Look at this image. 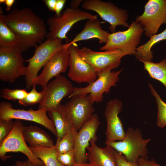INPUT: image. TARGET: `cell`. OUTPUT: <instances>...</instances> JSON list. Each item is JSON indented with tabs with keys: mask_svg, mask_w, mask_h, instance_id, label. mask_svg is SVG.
<instances>
[{
	"mask_svg": "<svg viewBox=\"0 0 166 166\" xmlns=\"http://www.w3.org/2000/svg\"><path fill=\"white\" fill-rule=\"evenodd\" d=\"M0 14L5 23L19 39L18 44L26 51L43 42L47 33L44 21L29 7L15 8L6 15Z\"/></svg>",
	"mask_w": 166,
	"mask_h": 166,
	"instance_id": "obj_1",
	"label": "cell"
},
{
	"mask_svg": "<svg viewBox=\"0 0 166 166\" xmlns=\"http://www.w3.org/2000/svg\"><path fill=\"white\" fill-rule=\"evenodd\" d=\"M19 42V39L16 34L0 15V46H12Z\"/></svg>",
	"mask_w": 166,
	"mask_h": 166,
	"instance_id": "obj_26",
	"label": "cell"
},
{
	"mask_svg": "<svg viewBox=\"0 0 166 166\" xmlns=\"http://www.w3.org/2000/svg\"><path fill=\"white\" fill-rule=\"evenodd\" d=\"M66 0H57L56 4L55 12L56 14L55 17H59L61 16L62 11L65 3Z\"/></svg>",
	"mask_w": 166,
	"mask_h": 166,
	"instance_id": "obj_34",
	"label": "cell"
},
{
	"mask_svg": "<svg viewBox=\"0 0 166 166\" xmlns=\"http://www.w3.org/2000/svg\"><path fill=\"white\" fill-rule=\"evenodd\" d=\"M5 0H0V3H4Z\"/></svg>",
	"mask_w": 166,
	"mask_h": 166,
	"instance_id": "obj_40",
	"label": "cell"
},
{
	"mask_svg": "<svg viewBox=\"0 0 166 166\" xmlns=\"http://www.w3.org/2000/svg\"><path fill=\"white\" fill-rule=\"evenodd\" d=\"M29 147L34 155L42 161L45 166H64L57 160V153L54 146L51 147Z\"/></svg>",
	"mask_w": 166,
	"mask_h": 166,
	"instance_id": "obj_24",
	"label": "cell"
},
{
	"mask_svg": "<svg viewBox=\"0 0 166 166\" xmlns=\"http://www.w3.org/2000/svg\"><path fill=\"white\" fill-rule=\"evenodd\" d=\"M68 43L56 53L44 66L40 74L34 80L33 85H39L43 89L47 85L49 80L65 72L68 66L69 53Z\"/></svg>",
	"mask_w": 166,
	"mask_h": 166,
	"instance_id": "obj_17",
	"label": "cell"
},
{
	"mask_svg": "<svg viewBox=\"0 0 166 166\" xmlns=\"http://www.w3.org/2000/svg\"><path fill=\"white\" fill-rule=\"evenodd\" d=\"M101 23V22L98 19L88 20L83 30L69 44H71L80 41L97 38L99 39L100 43L105 44L110 33L102 29Z\"/></svg>",
	"mask_w": 166,
	"mask_h": 166,
	"instance_id": "obj_20",
	"label": "cell"
},
{
	"mask_svg": "<svg viewBox=\"0 0 166 166\" xmlns=\"http://www.w3.org/2000/svg\"><path fill=\"white\" fill-rule=\"evenodd\" d=\"M151 140L150 138H143L141 131L138 128L134 129L129 127L123 140L112 142L106 145L110 146L121 153L129 162L136 163L140 157L148 159V151L146 146Z\"/></svg>",
	"mask_w": 166,
	"mask_h": 166,
	"instance_id": "obj_4",
	"label": "cell"
},
{
	"mask_svg": "<svg viewBox=\"0 0 166 166\" xmlns=\"http://www.w3.org/2000/svg\"><path fill=\"white\" fill-rule=\"evenodd\" d=\"M150 77L160 81L166 88V59L158 63L140 60Z\"/></svg>",
	"mask_w": 166,
	"mask_h": 166,
	"instance_id": "obj_25",
	"label": "cell"
},
{
	"mask_svg": "<svg viewBox=\"0 0 166 166\" xmlns=\"http://www.w3.org/2000/svg\"><path fill=\"white\" fill-rule=\"evenodd\" d=\"M61 106L67 120L77 131L92 117L95 112L93 103L88 95L72 97Z\"/></svg>",
	"mask_w": 166,
	"mask_h": 166,
	"instance_id": "obj_9",
	"label": "cell"
},
{
	"mask_svg": "<svg viewBox=\"0 0 166 166\" xmlns=\"http://www.w3.org/2000/svg\"><path fill=\"white\" fill-rule=\"evenodd\" d=\"M166 39V28L161 33L153 35L146 43L138 46L134 56L139 61H152L153 53L151 48L157 43Z\"/></svg>",
	"mask_w": 166,
	"mask_h": 166,
	"instance_id": "obj_23",
	"label": "cell"
},
{
	"mask_svg": "<svg viewBox=\"0 0 166 166\" xmlns=\"http://www.w3.org/2000/svg\"><path fill=\"white\" fill-rule=\"evenodd\" d=\"M69 58L68 77L73 81L80 84H90L97 78V73L93 67L82 59L79 55L78 47L76 43H68Z\"/></svg>",
	"mask_w": 166,
	"mask_h": 166,
	"instance_id": "obj_15",
	"label": "cell"
},
{
	"mask_svg": "<svg viewBox=\"0 0 166 166\" xmlns=\"http://www.w3.org/2000/svg\"><path fill=\"white\" fill-rule=\"evenodd\" d=\"M100 124L98 115L94 113L77 131L74 148L76 162H86L88 159L86 150L91 140L96 142L97 140L96 132Z\"/></svg>",
	"mask_w": 166,
	"mask_h": 166,
	"instance_id": "obj_16",
	"label": "cell"
},
{
	"mask_svg": "<svg viewBox=\"0 0 166 166\" xmlns=\"http://www.w3.org/2000/svg\"><path fill=\"white\" fill-rule=\"evenodd\" d=\"M82 0H72L70 3V7L74 9L78 8L80 3L82 2Z\"/></svg>",
	"mask_w": 166,
	"mask_h": 166,
	"instance_id": "obj_37",
	"label": "cell"
},
{
	"mask_svg": "<svg viewBox=\"0 0 166 166\" xmlns=\"http://www.w3.org/2000/svg\"><path fill=\"white\" fill-rule=\"evenodd\" d=\"M28 93L25 89H10L4 88L1 90L0 96L8 100L18 101L24 98Z\"/></svg>",
	"mask_w": 166,
	"mask_h": 166,
	"instance_id": "obj_29",
	"label": "cell"
},
{
	"mask_svg": "<svg viewBox=\"0 0 166 166\" xmlns=\"http://www.w3.org/2000/svg\"><path fill=\"white\" fill-rule=\"evenodd\" d=\"M97 15L79 8H67L60 16L51 17L48 19L47 23L49 26V31L46 38L51 39H67V33L75 23L84 20L97 19Z\"/></svg>",
	"mask_w": 166,
	"mask_h": 166,
	"instance_id": "obj_6",
	"label": "cell"
},
{
	"mask_svg": "<svg viewBox=\"0 0 166 166\" xmlns=\"http://www.w3.org/2000/svg\"><path fill=\"white\" fill-rule=\"evenodd\" d=\"M57 159L64 166H72L76 163L74 149L65 153H57Z\"/></svg>",
	"mask_w": 166,
	"mask_h": 166,
	"instance_id": "obj_32",
	"label": "cell"
},
{
	"mask_svg": "<svg viewBox=\"0 0 166 166\" xmlns=\"http://www.w3.org/2000/svg\"><path fill=\"white\" fill-rule=\"evenodd\" d=\"M73 88L71 82L65 77L60 75L56 77L41 91L43 97L38 109L44 108L47 112L59 109L61 100L71 94Z\"/></svg>",
	"mask_w": 166,
	"mask_h": 166,
	"instance_id": "obj_10",
	"label": "cell"
},
{
	"mask_svg": "<svg viewBox=\"0 0 166 166\" xmlns=\"http://www.w3.org/2000/svg\"><path fill=\"white\" fill-rule=\"evenodd\" d=\"M82 7L85 10L96 12L105 21L109 23V28L112 33L115 32L116 27L122 26L128 28V15L127 11L119 8L111 2L101 0H84Z\"/></svg>",
	"mask_w": 166,
	"mask_h": 166,
	"instance_id": "obj_8",
	"label": "cell"
},
{
	"mask_svg": "<svg viewBox=\"0 0 166 166\" xmlns=\"http://www.w3.org/2000/svg\"><path fill=\"white\" fill-rule=\"evenodd\" d=\"M62 40L59 38L47 39L36 47L33 56L26 60L29 62L26 66V73L25 76L26 89L32 87L33 82L38 76V73L40 69L56 53L65 46V44L62 43Z\"/></svg>",
	"mask_w": 166,
	"mask_h": 166,
	"instance_id": "obj_2",
	"label": "cell"
},
{
	"mask_svg": "<svg viewBox=\"0 0 166 166\" xmlns=\"http://www.w3.org/2000/svg\"><path fill=\"white\" fill-rule=\"evenodd\" d=\"M149 86L158 107L156 125L160 128H163L166 126V103L161 99L152 85L149 83Z\"/></svg>",
	"mask_w": 166,
	"mask_h": 166,
	"instance_id": "obj_28",
	"label": "cell"
},
{
	"mask_svg": "<svg viewBox=\"0 0 166 166\" xmlns=\"http://www.w3.org/2000/svg\"><path fill=\"white\" fill-rule=\"evenodd\" d=\"M44 108L34 110L30 108L24 109H13L12 105L8 102L0 103V119L23 120L32 121L44 126L51 132L56 137L57 133L54 124L47 115Z\"/></svg>",
	"mask_w": 166,
	"mask_h": 166,
	"instance_id": "obj_13",
	"label": "cell"
},
{
	"mask_svg": "<svg viewBox=\"0 0 166 166\" xmlns=\"http://www.w3.org/2000/svg\"><path fill=\"white\" fill-rule=\"evenodd\" d=\"M15 0H5L4 2L6 7V10L7 12H10L12 7L15 2Z\"/></svg>",
	"mask_w": 166,
	"mask_h": 166,
	"instance_id": "obj_38",
	"label": "cell"
},
{
	"mask_svg": "<svg viewBox=\"0 0 166 166\" xmlns=\"http://www.w3.org/2000/svg\"><path fill=\"white\" fill-rule=\"evenodd\" d=\"M113 154L117 166H140L138 162H129L123 154L115 149Z\"/></svg>",
	"mask_w": 166,
	"mask_h": 166,
	"instance_id": "obj_33",
	"label": "cell"
},
{
	"mask_svg": "<svg viewBox=\"0 0 166 166\" xmlns=\"http://www.w3.org/2000/svg\"><path fill=\"white\" fill-rule=\"evenodd\" d=\"M78 131L74 127L65 135L54 147L57 153L66 152L74 149L75 137Z\"/></svg>",
	"mask_w": 166,
	"mask_h": 166,
	"instance_id": "obj_27",
	"label": "cell"
},
{
	"mask_svg": "<svg viewBox=\"0 0 166 166\" xmlns=\"http://www.w3.org/2000/svg\"><path fill=\"white\" fill-rule=\"evenodd\" d=\"M90 143V146L87 148L88 152L87 157L89 163L93 166H117L113 148L109 145L100 147L92 139Z\"/></svg>",
	"mask_w": 166,
	"mask_h": 166,
	"instance_id": "obj_19",
	"label": "cell"
},
{
	"mask_svg": "<svg viewBox=\"0 0 166 166\" xmlns=\"http://www.w3.org/2000/svg\"><path fill=\"white\" fill-rule=\"evenodd\" d=\"M14 128L9 136L0 144V157L5 161L12 156L5 155L8 152H21L28 157L36 166H45L44 164L37 158L26 143L22 135L24 127L23 123L19 120L15 121Z\"/></svg>",
	"mask_w": 166,
	"mask_h": 166,
	"instance_id": "obj_12",
	"label": "cell"
},
{
	"mask_svg": "<svg viewBox=\"0 0 166 166\" xmlns=\"http://www.w3.org/2000/svg\"><path fill=\"white\" fill-rule=\"evenodd\" d=\"M72 166H93L91 164L87 162L84 163H76Z\"/></svg>",
	"mask_w": 166,
	"mask_h": 166,
	"instance_id": "obj_39",
	"label": "cell"
},
{
	"mask_svg": "<svg viewBox=\"0 0 166 166\" xmlns=\"http://www.w3.org/2000/svg\"><path fill=\"white\" fill-rule=\"evenodd\" d=\"M22 135L26 142L31 147H51L55 145L49 135L45 131L36 126H24Z\"/></svg>",
	"mask_w": 166,
	"mask_h": 166,
	"instance_id": "obj_21",
	"label": "cell"
},
{
	"mask_svg": "<svg viewBox=\"0 0 166 166\" xmlns=\"http://www.w3.org/2000/svg\"><path fill=\"white\" fill-rule=\"evenodd\" d=\"M136 21L143 27L146 36L156 34L160 26L166 24V0H149L143 13L137 16Z\"/></svg>",
	"mask_w": 166,
	"mask_h": 166,
	"instance_id": "obj_11",
	"label": "cell"
},
{
	"mask_svg": "<svg viewBox=\"0 0 166 166\" xmlns=\"http://www.w3.org/2000/svg\"><path fill=\"white\" fill-rule=\"evenodd\" d=\"M36 86L33 85L32 89L28 93L27 96L18 101L19 104L24 106H28L39 103L41 101L43 97V93L42 91L38 92L36 89Z\"/></svg>",
	"mask_w": 166,
	"mask_h": 166,
	"instance_id": "obj_30",
	"label": "cell"
},
{
	"mask_svg": "<svg viewBox=\"0 0 166 166\" xmlns=\"http://www.w3.org/2000/svg\"><path fill=\"white\" fill-rule=\"evenodd\" d=\"M14 124L13 120L0 119V144L11 133Z\"/></svg>",
	"mask_w": 166,
	"mask_h": 166,
	"instance_id": "obj_31",
	"label": "cell"
},
{
	"mask_svg": "<svg viewBox=\"0 0 166 166\" xmlns=\"http://www.w3.org/2000/svg\"><path fill=\"white\" fill-rule=\"evenodd\" d=\"M143 33L141 25L134 21L127 30L110 33L107 42L99 49L104 51L119 49L127 55H134Z\"/></svg>",
	"mask_w": 166,
	"mask_h": 166,
	"instance_id": "obj_7",
	"label": "cell"
},
{
	"mask_svg": "<svg viewBox=\"0 0 166 166\" xmlns=\"http://www.w3.org/2000/svg\"><path fill=\"white\" fill-rule=\"evenodd\" d=\"M49 10L55 11L57 0H43L42 1Z\"/></svg>",
	"mask_w": 166,
	"mask_h": 166,
	"instance_id": "obj_35",
	"label": "cell"
},
{
	"mask_svg": "<svg viewBox=\"0 0 166 166\" xmlns=\"http://www.w3.org/2000/svg\"><path fill=\"white\" fill-rule=\"evenodd\" d=\"M122 107V102L117 99L110 100L106 104L104 112L107 122L106 145L117 140L122 141L125 137L126 132L118 116Z\"/></svg>",
	"mask_w": 166,
	"mask_h": 166,
	"instance_id": "obj_18",
	"label": "cell"
},
{
	"mask_svg": "<svg viewBox=\"0 0 166 166\" xmlns=\"http://www.w3.org/2000/svg\"><path fill=\"white\" fill-rule=\"evenodd\" d=\"M77 52L82 59L91 65L97 73L108 67L113 69L117 68L122 58L127 55L119 49L97 52L83 47L78 48Z\"/></svg>",
	"mask_w": 166,
	"mask_h": 166,
	"instance_id": "obj_14",
	"label": "cell"
},
{
	"mask_svg": "<svg viewBox=\"0 0 166 166\" xmlns=\"http://www.w3.org/2000/svg\"><path fill=\"white\" fill-rule=\"evenodd\" d=\"M112 69L111 67H108L97 73V79L85 87H74L72 93L68 97V98L75 96L88 94L93 104L94 102H101L103 100V94L108 93L111 87L117 85L119 81V76L123 70L122 69L112 71Z\"/></svg>",
	"mask_w": 166,
	"mask_h": 166,
	"instance_id": "obj_5",
	"label": "cell"
},
{
	"mask_svg": "<svg viewBox=\"0 0 166 166\" xmlns=\"http://www.w3.org/2000/svg\"><path fill=\"white\" fill-rule=\"evenodd\" d=\"M23 50L18 43L12 46H0V79L14 83L20 77L26 76V68L22 56Z\"/></svg>",
	"mask_w": 166,
	"mask_h": 166,
	"instance_id": "obj_3",
	"label": "cell"
},
{
	"mask_svg": "<svg viewBox=\"0 0 166 166\" xmlns=\"http://www.w3.org/2000/svg\"><path fill=\"white\" fill-rule=\"evenodd\" d=\"M12 166H36L29 159L24 161H17Z\"/></svg>",
	"mask_w": 166,
	"mask_h": 166,
	"instance_id": "obj_36",
	"label": "cell"
},
{
	"mask_svg": "<svg viewBox=\"0 0 166 166\" xmlns=\"http://www.w3.org/2000/svg\"><path fill=\"white\" fill-rule=\"evenodd\" d=\"M49 118L53 122L56 128L57 136L56 144L73 127L65 117L61 106L58 110L48 112Z\"/></svg>",
	"mask_w": 166,
	"mask_h": 166,
	"instance_id": "obj_22",
	"label": "cell"
}]
</instances>
